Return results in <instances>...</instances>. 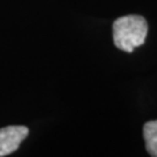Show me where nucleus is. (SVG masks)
Segmentation results:
<instances>
[{
    "label": "nucleus",
    "instance_id": "7ed1b4c3",
    "mask_svg": "<svg viewBox=\"0 0 157 157\" xmlns=\"http://www.w3.org/2000/svg\"><path fill=\"white\" fill-rule=\"evenodd\" d=\"M143 136L146 141V149L149 155L157 157V120L148 121L143 127Z\"/></svg>",
    "mask_w": 157,
    "mask_h": 157
},
{
    "label": "nucleus",
    "instance_id": "f257e3e1",
    "mask_svg": "<svg viewBox=\"0 0 157 157\" xmlns=\"http://www.w3.org/2000/svg\"><path fill=\"white\" fill-rule=\"evenodd\" d=\"M148 22L143 17L130 14L117 19L113 23V41L115 47L126 52H133L135 48L146 42Z\"/></svg>",
    "mask_w": 157,
    "mask_h": 157
},
{
    "label": "nucleus",
    "instance_id": "f03ea898",
    "mask_svg": "<svg viewBox=\"0 0 157 157\" xmlns=\"http://www.w3.org/2000/svg\"><path fill=\"white\" fill-rule=\"evenodd\" d=\"M28 133L29 129L25 126H8L0 129V157L17 150Z\"/></svg>",
    "mask_w": 157,
    "mask_h": 157
}]
</instances>
